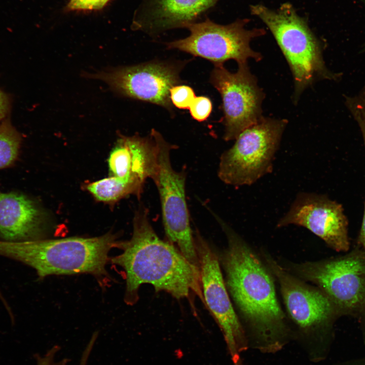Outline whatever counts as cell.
Here are the masks:
<instances>
[{"label":"cell","mask_w":365,"mask_h":365,"mask_svg":"<svg viewBox=\"0 0 365 365\" xmlns=\"http://www.w3.org/2000/svg\"><path fill=\"white\" fill-rule=\"evenodd\" d=\"M122 252L110 262L122 268L126 281L124 301L129 305L138 300L143 284L152 285L177 299L195 294L204 304L199 269L190 263L168 241L161 239L152 226L146 208L134 215L131 238L120 241Z\"/></svg>","instance_id":"6da1fadb"},{"label":"cell","mask_w":365,"mask_h":365,"mask_svg":"<svg viewBox=\"0 0 365 365\" xmlns=\"http://www.w3.org/2000/svg\"><path fill=\"white\" fill-rule=\"evenodd\" d=\"M214 216L228 241L227 248L218 257L229 294L260 335L271 338L281 334L285 317L270 271L239 235L219 216Z\"/></svg>","instance_id":"7a4b0ae2"},{"label":"cell","mask_w":365,"mask_h":365,"mask_svg":"<svg viewBox=\"0 0 365 365\" xmlns=\"http://www.w3.org/2000/svg\"><path fill=\"white\" fill-rule=\"evenodd\" d=\"M117 239L116 235L107 233L94 237L2 240L0 256L29 266L40 279L51 275L88 274L103 285L111 280L106 265L110 260V251L118 248L120 241Z\"/></svg>","instance_id":"3957f363"},{"label":"cell","mask_w":365,"mask_h":365,"mask_svg":"<svg viewBox=\"0 0 365 365\" xmlns=\"http://www.w3.org/2000/svg\"><path fill=\"white\" fill-rule=\"evenodd\" d=\"M249 9L270 30L288 63L295 82V101L316 81L341 80L343 74L326 67L321 42L292 4L285 3L276 9L255 4Z\"/></svg>","instance_id":"277c9868"},{"label":"cell","mask_w":365,"mask_h":365,"mask_svg":"<svg viewBox=\"0 0 365 365\" xmlns=\"http://www.w3.org/2000/svg\"><path fill=\"white\" fill-rule=\"evenodd\" d=\"M293 269L318 286L339 317L351 316L357 320L365 343V249L358 245L345 255L297 264Z\"/></svg>","instance_id":"5b68a950"},{"label":"cell","mask_w":365,"mask_h":365,"mask_svg":"<svg viewBox=\"0 0 365 365\" xmlns=\"http://www.w3.org/2000/svg\"><path fill=\"white\" fill-rule=\"evenodd\" d=\"M287 124L285 119L263 116L243 131L232 147L222 154L219 178L234 187L250 186L271 173Z\"/></svg>","instance_id":"8992f818"},{"label":"cell","mask_w":365,"mask_h":365,"mask_svg":"<svg viewBox=\"0 0 365 365\" xmlns=\"http://www.w3.org/2000/svg\"><path fill=\"white\" fill-rule=\"evenodd\" d=\"M247 18L238 19L228 24L216 23L207 18L188 24L187 38L166 43L168 49H177L221 65L233 59L238 65L247 63L249 59L260 61L262 56L250 47L254 38L264 35V29H248Z\"/></svg>","instance_id":"52a82bcc"},{"label":"cell","mask_w":365,"mask_h":365,"mask_svg":"<svg viewBox=\"0 0 365 365\" xmlns=\"http://www.w3.org/2000/svg\"><path fill=\"white\" fill-rule=\"evenodd\" d=\"M156 139L158 169L153 180L160 198L165 235L167 241L190 263L199 269L186 197V173L184 170L178 172L172 167L170 152L175 146L167 142L157 131Z\"/></svg>","instance_id":"ba28073f"},{"label":"cell","mask_w":365,"mask_h":365,"mask_svg":"<svg viewBox=\"0 0 365 365\" xmlns=\"http://www.w3.org/2000/svg\"><path fill=\"white\" fill-rule=\"evenodd\" d=\"M238 66L237 71L232 72L223 64L215 65L210 76V82L222 99L223 138L226 141L235 139L263 117L264 93L247 63Z\"/></svg>","instance_id":"9c48e42d"},{"label":"cell","mask_w":365,"mask_h":365,"mask_svg":"<svg viewBox=\"0 0 365 365\" xmlns=\"http://www.w3.org/2000/svg\"><path fill=\"white\" fill-rule=\"evenodd\" d=\"M178 65L150 62L99 72L88 77L101 80L123 96L171 110L170 89L180 83Z\"/></svg>","instance_id":"30bf717a"},{"label":"cell","mask_w":365,"mask_h":365,"mask_svg":"<svg viewBox=\"0 0 365 365\" xmlns=\"http://www.w3.org/2000/svg\"><path fill=\"white\" fill-rule=\"evenodd\" d=\"M194 240L204 304L218 324L236 363L238 346L243 340V332L228 292L219 257L198 232Z\"/></svg>","instance_id":"8fae6325"},{"label":"cell","mask_w":365,"mask_h":365,"mask_svg":"<svg viewBox=\"0 0 365 365\" xmlns=\"http://www.w3.org/2000/svg\"><path fill=\"white\" fill-rule=\"evenodd\" d=\"M303 227L337 251H347L350 242L348 222L342 205L324 195L301 192L277 227Z\"/></svg>","instance_id":"7c38bea8"},{"label":"cell","mask_w":365,"mask_h":365,"mask_svg":"<svg viewBox=\"0 0 365 365\" xmlns=\"http://www.w3.org/2000/svg\"><path fill=\"white\" fill-rule=\"evenodd\" d=\"M265 256L269 270L278 280L285 306L294 322L304 329L332 326L339 316L325 294L290 274L271 257Z\"/></svg>","instance_id":"4fadbf2b"},{"label":"cell","mask_w":365,"mask_h":365,"mask_svg":"<svg viewBox=\"0 0 365 365\" xmlns=\"http://www.w3.org/2000/svg\"><path fill=\"white\" fill-rule=\"evenodd\" d=\"M156 130L147 137L121 136L108 159L111 175L131 195L140 196L147 178L152 180L158 169Z\"/></svg>","instance_id":"5bb4252c"},{"label":"cell","mask_w":365,"mask_h":365,"mask_svg":"<svg viewBox=\"0 0 365 365\" xmlns=\"http://www.w3.org/2000/svg\"><path fill=\"white\" fill-rule=\"evenodd\" d=\"M42 212L26 196L0 190V236L3 240L21 241L40 239Z\"/></svg>","instance_id":"9a60e30c"},{"label":"cell","mask_w":365,"mask_h":365,"mask_svg":"<svg viewBox=\"0 0 365 365\" xmlns=\"http://www.w3.org/2000/svg\"><path fill=\"white\" fill-rule=\"evenodd\" d=\"M218 0H147L138 28L155 34L185 28Z\"/></svg>","instance_id":"2e32d148"},{"label":"cell","mask_w":365,"mask_h":365,"mask_svg":"<svg viewBox=\"0 0 365 365\" xmlns=\"http://www.w3.org/2000/svg\"><path fill=\"white\" fill-rule=\"evenodd\" d=\"M22 137L8 118L0 123V169L11 166L18 158Z\"/></svg>","instance_id":"e0dca14e"},{"label":"cell","mask_w":365,"mask_h":365,"mask_svg":"<svg viewBox=\"0 0 365 365\" xmlns=\"http://www.w3.org/2000/svg\"><path fill=\"white\" fill-rule=\"evenodd\" d=\"M169 93L172 104L179 109H189L196 97L194 90L187 85H175Z\"/></svg>","instance_id":"ac0fdd59"},{"label":"cell","mask_w":365,"mask_h":365,"mask_svg":"<svg viewBox=\"0 0 365 365\" xmlns=\"http://www.w3.org/2000/svg\"><path fill=\"white\" fill-rule=\"evenodd\" d=\"M212 109L211 100L207 97H195L189 110L191 117L198 122L206 120L210 116Z\"/></svg>","instance_id":"d6986e66"},{"label":"cell","mask_w":365,"mask_h":365,"mask_svg":"<svg viewBox=\"0 0 365 365\" xmlns=\"http://www.w3.org/2000/svg\"><path fill=\"white\" fill-rule=\"evenodd\" d=\"M59 350L58 345H54L44 355L36 356V365H67L68 359H57L56 356Z\"/></svg>","instance_id":"ffe728a7"},{"label":"cell","mask_w":365,"mask_h":365,"mask_svg":"<svg viewBox=\"0 0 365 365\" xmlns=\"http://www.w3.org/2000/svg\"><path fill=\"white\" fill-rule=\"evenodd\" d=\"M109 0H70L68 8L72 10H93L102 8Z\"/></svg>","instance_id":"44dd1931"},{"label":"cell","mask_w":365,"mask_h":365,"mask_svg":"<svg viewBox=\"0 0 365 365\" xmlns=\"http://www.w3.org/2000/svg\"><path fill=\"white\" fill-rule=\"evenodd\" d=\"M10 108V98L7 94L0 89V123L5 119Z\"/></svg>","instance_id":"7402d4cb"},{"label":"cell","mask_w":365,"mask_h":365,"mask_svg":"<svg viewBox=\"0 0 365 365\" xmlns=\"http://www.w3.org/2000/svg\"><path fill=\"white\" fill-rule=\"evenodd\" d=\"M342 365H365V357L346 361Z\"/></svg>","instance_id":"603a6c76"},{"label":"cell","mask_w":365,"mask_h":365,"mask_svg":"<svg viewBox=\"0 0 365 365\" xmlns=\"http://www.w3.org/2000/svg\"><path fill=\"white\" fill-rule=\"evenodd\" d=\"M364 52H365V44L362 47L361 49L359 51V53H362Z\"/></svg>","instance_id":"cb8c5ba5"}]
</instances>
